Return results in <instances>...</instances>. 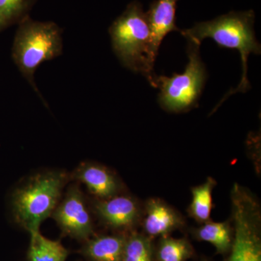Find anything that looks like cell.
Here are the masks:
<instances>
[{
	"label": "cell",
	"instance_id": "3",
	"mask_svg": "<svg viewBox=\"0 0 261 261\" xmlns=\"http://www.w3.org/2000/svg\"><path fill=\"white\" fill-rule=\"evenodd\" d=\"M69 181V173L63 170L42 171L27 178L12 195L15 222L29 233L39 230L54 212Z\"/></svg>",
	"mask_w": 261,
	"mask_h": 261
},
{
	"label": "cell",
	"instance_id": "5",
	"mask_svg": "<svg viewBox=\"0 0 261 261\" xmlns=\"http://www.w3.org/2000/svg\"><path fill=\"white\" fill-rule=\"evenodd\" d=\"M187 42L189 61L185 72L171 77L156 75L154 80V88L160 90L159 105L168 112H186L196 107L207 80V70L200 58L201 44Z\"/></svg>",
	"mask_w": 261,
	"mask_h": 261
},
{
	"label": "cell",
	"instance_id": "13",
	"mask_svg": "<svg viewBox=\"0 0 261 261\" xmlns=\"http://www.w3.org/2000/svg\"><path fill=\"white\" fill-rule=\"evenodd\" d=\"M29 261H65L68 250L61 242L49 240L41 234L39 230L30 232Z\"/></svg>",
	"mask_w": 261,
	"mask_h": 261
},
{
	"label": "cell",
	"instance_id": "10",
	"mask_svg": "<svg viewBox=\"0 0 261 261\" xmlns=\"http://www.w3.org/2000/svg\"><path fill=\"white\" fill-rule=\"evenodd\" d=\"M178 0H154L146 13L152 36V49L155 58L163 39L172 32H181L176 25V11Z\"/></svg>",
	"mask_w": 261,
	"mask_h": 261
},
{
	"label": "cell",
	"instance_id": "14",
	"mask_svg": "<svg viewBox=\"0 0 261 261\" xmlns=\"http://www.w3.org/2000/svg\"><path fill=\"white\" fill-rule=\"evenodd\" d=\"M196 236L202 241L212 244L219 253H227L232 245V230L228 221L204 223L196 231Z\"/></svg>",
	"mask_w": 261,
	"mask_h": 261
},
{
	"label": "cell",
	"instance_id": "4",
	"mask_svg": "<svg viewBox=\"0 0 261 261\" xmlns=\"http://www.w3.org/2000/svg\"><path fill=\"white\" fill-rule=\"evenodd\" d=\"M62 53V32L56 23L36 21L29 16L19 23L12 57L19 71L41 99L42 95L34 82L36 70L44 62L58 58Z\"/></svg>",
	"mask_w": 261,
	"mask_h": 261
},
{
	"label": "cell",
	"instance_id": "16",
	"mask_svg": "<svg viewBox=\"0 0 261 261\" xmlns=\"http://www.w3.org/2000/svg\"><path fill=\"white\" fill-rule=\"evenodd\" d=\"M192 249L185 239L163 238L157 252L158 261H186L191 257Z\"/></svg>",
	"mask_w": 261,
	"mask_h": 261
},
{
	"label": "cell",
	"instance_id": "7",
	"mask_svg": "<svg viewBox=\"0 0 261 261\" xmlns=\"http://www.w3.org/2000/svg\"><path fill=\"white\" fill-rule=\"evenodd\" d=\"M51 217L65 234L88 240L93 233V221L80 184L70 185Z\"/></svg>",
	"mask_w": 261,
	"mask_h": 261
},
{
	"label": "cell",
	"instance_id": "11",
	"mask_svg": "<svg viewBox=\"0 0 261 261\" xmlns=\"http://www.w3.org/2000/svg\"><path fill=\"white\" fill-rule=\"evenodd\" d=\"M145 209L144 228L150 236H166L183 224L181 216L159 199L147 201Z\"/></svg>",
	"mask_w": 261,
	"mask_h": 261
},
{
	"label": "cell",
	"instance_id": "1",
	"mask_svg": "<svg viewBox=\"0 0 261 261\" xmlns=\"http://www.w3.org/2000/svg\"><path fill=\"white\" fill-rule=\"evenodd\" d=\"M254 22L253 10L232 11L209 21L195 23L191 29L181 30V35L187 40L201 44L206 38H211L220 47L236 49L240 53L243 66L241 82L225 95L220 104L231 94L245 93L250 89L247 79L248 58L250 54L260 55L261 51L260 44L255 37Z\"/></svg>",
	"mask_w": 261,
	"mask_h": 261
},
{
	"label": "cell",
	"instance_id": "18",
	"mask_svg": "<svg viewBox=\"0 0 261 261\" xmlns=\"http://www.w3.org/2000/svg\"><path fill=\"white\" fill-rule=\"evenodd\" d=\"M123 261H152L150 240L140 233H133L126 238Z\"/></svg>",
	"mask_w": 261,
	"mask_h": 261
},
{
	"label": "cell",
	"instance_id": "2",
	"mask_svg": "<svg viewBox=\"0 0 261 261\" xmlns=\"http://www.w3.org/2000/svg\"><path fill=\"white\" fill-rule=\"evenodd\" d=\"M113 50L121 64L141 73L155 87L152 36L147 14L140 3L134 1L109 29Z\"/></svg>",
	"mask_w": 261,
	"mask_h": 261
},
{
	"label": "cell",
	"instance_id": "17",
	"mask_svg": "<svg viewBox=\"0 0 261 261\" xmlns=\"http://www.w3.org/2000/svg\"><path fill=\"white\" fill-rule=\"evenodd\" d=\"M34 0H0V32L28 17Z\"/></svg>",
	"mask_w": 261,
	"mask_h": 261
},
{
	"label": "cell",
	"instance_id": "12",
	"mask_svg": "<svg viewBox=\"0 0 261 261\" xmlns=\"http://www.w3.org/2000/svg\"><path fill=\"white\" fill-rule=\"evenodd\" d=\"M126 240L121 235L98 237L88 240L83 252L93 261H123Z\"/></svg>",
	"mask_w": 261,
	"mask_h": 261
},
{
	"label": "cell",
	"instance_id": "9",
	"mask_svg": "<svg viewBox=\"0 0 261 261\" xmlns=\"http://www.w3.org/2000/svg\"><path fill=\"white\" fill-rule=\"evenodd\" d=\"M94 211L99 219L113 228L132 227L140 216V208L132 197L117 195L106 200H97Z\"/></svg>",
	"mask_w": 261,
	"mask_h": 261
},
{
	"label": "cell",
	"instance_id": "15",
	"mask_svg": "<svg viewBox=\"0 0 261 261\" xmlns=\"http://www.w3.org/2000/svg\"><path fill=\"white\" fill-rule=\"evenodd\" d=\"M216 185L214 178L209 177L202 185L192 190V202L189 207L190 216L198 222L210 221L213 207V190Z\"/></svg>",
	"mask_w": 261,
	"mask_h": 261
},
{
	"label": "cell",
	"instance_id": "6",
	"mask_svg": "<svg viewBox=\"0 0 261 261\" xmlns=\"http://www.w3.org/2000/svg\"><path fill=\"white\" fill-rule=\"evenodd\" d=\"M230 197L234 238L228 261H261L260 204L251 192L238 183Z\"/></svg>",
	"mask_w": 261,
	"mask_h": 261
},
{
	"label": "cell",
	"instance_id": "8",
	"mask_svg": "<svg viewBox=\"0 0 261 261\" xmlns=\"http://www.w3.org/2000/svg\"><path fill=\"white\" fill-rule=\"evenodd\" d=\"M70 181L82 184L97 200H106L119 193L121 185L111 171L97 163H80L70 174Z\"/></svg>",
	"mask_w": 261,
	"mask_h": 261
}]
</instances>
